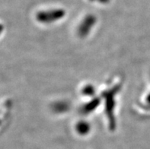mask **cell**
<instances>
[{
	"label": "cell",
	"mask_w": 150,
	"mask_h": 149,
	"mask_svg": "<svg viewBox=\"0 0 150 149\" xmlns=\"http://www.w3.org/2000/svg\"><path fill=\"white\" fill-rule=\"evenodd\" d=\"M77 129H78L79 132L81 133V134H86V133H87L88 132V129H88L87 123H79L78 126H77Z\"/></svg>",
	"instance_id": "obj_1"
}]
</instances>
